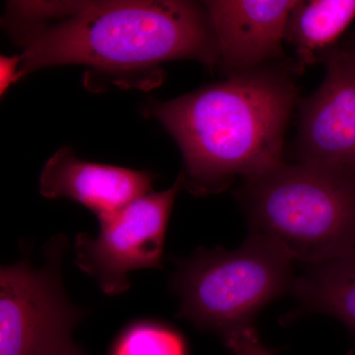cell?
I'll list each match as a JSON object with an SVG mask.
<instances>
[{
  "instance_id": "cell-1",
  "label": "cell",
  "mask_w": 355,
  "mask_h": 355,
  "mask_svg": "<svg viewBox=\"0 0 355 355\" xmlns=\"http://www.w3.org/2000/svg\"><path fill=\"white\" fill-rule=\"evenodd\" d=\"M7 14L11 35L22 48L20 79L46 67L81 64L125 83L170 60L218 65L203 2L14 1Z\"/></svg>"
},
{
  "instance_id": "cell-2",
  "label": "cell",
  "mask_w": 355,
  "mask_h": 355,
  "mask_svg": "<svg viewBox=\"0 0 355 355\" xmlns=\"http://www.w3.org/2000/svg\"><path fill=\"white\" fill-rule=\"evenodd\" d=\"M289 70L265 65L148 106L183 154L184 188L218 193L237 178L247 181L284 162L298 96Z\"/></svg>"
},
{
  "instance_id": "cell-3",
  "label": "cell",
  "mask_w": 355,
  "mask_h": 355,
  "mask_svg": "<svg viewBox=\"0 0 355 355\" xmlns=\"http://www.w3.org/2000/svg\"><path fill=\"white\" fill-rule=\"evenodd\" d=\"M251 233L292 261L320 265L355 250V176L286 164L243 182L236 191Z\"/></svg>"
},
{
  "instance_id": "cell-4",
  "label": "cell",
  "mask_w": 355,
  "mask_h": 355,
  "mask_svg": "<svg viewBox=\"0 0 355 355\" xmlns=\"http://www.w3.org/2000/svg\"><path fill=\"white\" fill-rule=\"evenodd\" d=\"M170 287L180 300L177 317L224 340L253 327L256 315L293 291L292 260L261 236L250 234L239 249H198L176 259Z\"/></svg>"
},
{
  "instance_id": "cell-5",
  "label": "cell",
  "mask_w": 355,
  "mask_h": 355,
  "mask_svg": "<svg viewBox=\"0 0 355 355\" xmlns=\"http://www.w3.org/2000/svg\"><path fill=\"white\" fill-rule=\"evenodd\" d=\"M69 240L60 234L34 268L29 257L0 270V355H84L72 331L86 315L70 302L62 284Z\"/></svg>"
},
{
  "instance_id": "cell-6",
  "label": "cell",
  "mask_w": 355,
  "mask_h": 355,
  "mask_svg": "<svg viewBox=\"0 0 355 355\" xmlns=\"http://www.w3.org/2000/svg\"><path fill=\"white\" fill-rule=\"evenodd\" d=\"M180 174L171 188L151 191L109 216L98 218L96 237L78 233L74 243V263L90 275L108 295L130 287L128 275L144 268H162L166 231L173 205L184 188Z\"/></svg>"
},
{
  "instance_id": "cell-7",
  "label": "cell",
  "mask_w": 355,
  "mask_h": 355,
  "mask_svg": "<svg viewBox=\"0 0 355 355\" xmlns=\"http://www.w3.org/2000/svg\"><path fill=\"white\" fill-rule=\"evenodd\" d=\"M323 62V83L299 102L298 163L355 176V57L336 46Z\"/></svg>"
},
{
  "instance_id": "cell-8",
  "label": "cell",
  "mask_w": 355,
  "mask_h": 355,
  "mask_svg": "<svg viewBox=\"0 0 355 355\" xmlns=\"http://www.w3.org/2000/svg\"><path fill=\"white\" fill-rule=\"evenodd\" d=\"M298 0L205 1L218 46V67L228 77L284 58L289 14Z\"/></svg>"
},
{
  "instance_id": "cell-9",
  "label": "cell",
  "mask_w": 355,
  "mask_h": 355,
  "mask_svg": "<svg viewBox=\"0 0 355 355\" xmlns=\"http://www.w3.org/2000/svg\"><path fill=\"white\" fill-rule=\"evenodd\" d=\"M153 180L148 172L80 160L64 147L44 165L40 191L76 200L101 218L151 193Z\"/></svg>"
},
{
  "instance_id": "cell-10",
  "label": "cell",
  "mask_w": 355,
  "mask_h": 355,
  "mask_svg": "<svg viewBox=\"0 0 355 355\" xmlns=\"http://www.w3.org/2000/svg\"><path fill=\"white\" fill-rule=\"evenodd\" d=\"M354 18L355 0H298L286 28L296 53L294 71L323 60Z\"/></svg>"
},
{
  "instance_id": "cell-11",
  "label": "cell",
  "mask_w": 355,
  "mask_h": 355,
  "mask_svg": "<svg viewBox=\"0 0 355 355\" xmlns=\"http://www.w3.org/2000/svg\"><path fill=\"white\" fill-rule=\"evenodd\" d=\"M292 292L305 312L331 315L355 334V250L336 260L312 266L295 280Z\"/></svg>"
},
{
  "instance_id": "cell-12",
  "label": "cell",
  "mask_w": 355,
  "mask_h": 355,
  "mask_svg": "<svg viewBox=\"0 0 355 355\" xmlns=\"http://www.w3.org/2000/svg\"><path fill=\"white\" fill-rule=\"evenodd\" d=\"M114 355H186L182 336L167 327L140 322L119 338Z\"/></svg>"
},
{
  "instance_id": "cell-13",
  "label": "cell",
  "mask_w": 355,
  "mask_h": 355,
  "mask_svg": "<svg viewBox=\"0 0 355 355\" xmlns=\"http://www.w3.org/2000/svg\"><path fill=\"white\" fill-rule=\"evenodd\" d=\"M224 343L235 355H273L261 343L254 326L229 336Z\"/></svg>"
},
{
  "instance_id": "cell-14",
  "label": "cell",
  "mask_w": 355,
  "mask_h": 355,
  "mask_svg": "<svg viewBox=\"0 0 355 355\" xmlns=\"http://www.w3.org/2000/svg\"><path fill=\"white\" fill-rule=\"evenodd\" d=\"M20 60L16 57H1L0 60V85H1V94L6 92L11 84L19 80Z\"/></svg>"
},
{
  "instance_id": "cell-15",
  "label": "cell",
  "mask_w": 355,
  "mask_h": 355,
  "mask_svg": "<svg viewBox=\"0 0 355 355\" xmlns=\"http://www.w3.org/2000/svg\"><path fill=\"white\" fill-rule=\"evenodd\" d=\"M336 48L355 57V29L354 32L350 33L349 36L343 41V43L340 46H336Z\"/></svg>"
}]
</instances>
